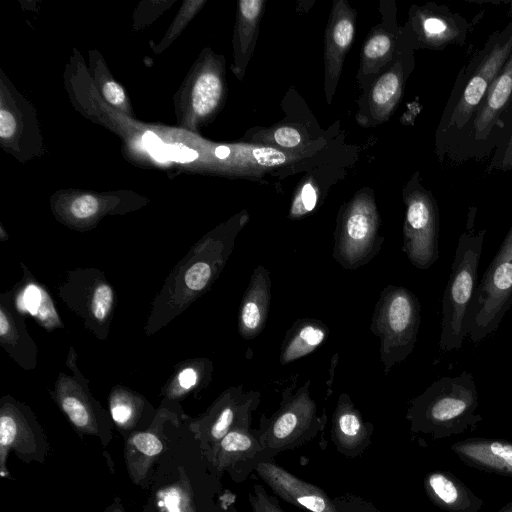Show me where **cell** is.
Returning a JSON list of instances; mask_svg holds the SVG:
<instances>
[{
	"mask_svg": "<svg viewBox=\"0 0 512 512\" xmlns=\"http://www.w3.org/2000/svg\"><path fill=\"white\" fill-rule=\"evenodd\" d=\"M478 391L472 373L441 377L412 399L406 418L414 433L442 440L474 430L482 421L476 413Z\"/></svg>",
	"mask_w": 512,
	"mask_h": 512,
	"instance_id": "6da1fadb",
	"label": "cell"
},
{
	"mask_svg": "<svg viewBox=\"0 0 512 512\" xmlns=\"http://www.w3.org/2000/svg\"><path fill=\"white\" fill-rule=\"evenodd\" d=\"M475 212L470 211L465 231L455 250L451 273L442 296L439 347L444 352L459 350L467 335L466 315L478 285V267L486 230L475 232Z\"/></svg>",
	"mask_w": 512,
	"mask_h": 512,
	"instance_id": "7a4b0ae2",
	"label": "cell"
},
{
	"mask_svg": "<svg viewBox=\"0 0 512 512\" xmlns=\"http://www.w3.org/2000/svg\"><path fill=\"white\" fill-rule=\"evenodd\" d=\"M512 53V23L495 34L464 75L456 97H451L439 126L440 145L449 153L484 99L491 83Z\"/></svg>",
	"mask_w": 512,
	"mask_h": 512,
	"instance_id": "3957f363",
	"label": "cell"
},
{
	"mask_svg": "<svg viewBox=\"0 0 512 512\" xmlns=\"http://www.w3.org/2000/svg\"><path fill=\"white\" fill-rule=\"evenodd\" d=\"M420 303L409 289L388 285L372 313L370 331L380 339V361L387 375L414 350L420 327Z\"/></svg>",
	"mask_w": 512,
	"mask_h": 512,
	"instance_id": "277c9868",
	"label": "cell"
},
{
	"mask_svg": "<svg viewBox=\"0 0 512 512\" xmlns=\"http://www.w3.org/2000/svg\"><path fill=\"white\" fill-rule=\"evenodd\" d=\"M511 123L512 53L449 154L456 160L482 158L497 147Z\"/></svg>",
	"mask_w": 512,
	"mask_h": 512,
	"instance_id": "5b68a950",
	"label": "cell"
},
{
	"mask_svg": "<svg viewBox=\"0 0 512 512\" xmlns=\"http://www.w3.org/2000/svg\"><path fill=\"white\" fill-rule=\"evenodd\" d=\"M512 306V225L475 290L465 326L473 343L493 334Z\"/></svg>",
	"mask_w": 512,
	"mask_h": 512,
	"instance_id": "8992f818",
	"label": "cell"
},
{
	"mask_svg": "<svg viewBox=\"0 0 512 512\" xmlns=\"http://www.w3.org/2000/svg\"><path fill=\"white\" fill-rule=\"evenodd\" d=\"M310 385L311 381L307 380L295 391L287 387L282 392L278 410L270 418L262 416L259 430L265 450L276 452L291 448L323 427L326 416L317 414Z\"/></svg>",
	"mask_w": 512,
	"mask_h": 512,
	"instance_id": "52a82bcc",
	"label": "cell"
},
{
	"mask_svg": "<svg viewBox=\"0 0 512 512\" xmlns=\"http://www.w3.org/2000/svg\"><path fill=\"white\" fill-rule=\"evenodd\" d=\"M383 240L374 207L363 202L355 203L338 222L332 257L342 268L355 270L380 252Z\"/></svg>",
	"mask_w": 512,
	"mask_h": 512,
	"instance_id": "ba28073f",
	"label": "cell"
},
{
	"mask_svg": "<svg viewBox=\"0 0 512 512\" xmlns=\"http://www.w3.org/2000/svg\"><path fill=\"white\" fill-rule=\"evenodd\" d=\"M439 212L430 194L417 192L407 201L403 247L412 265L430 268L439 259Z\"/></svg>",
	"mask_w": 512,
	"mask_h": 512,
	"instance_id": "9c48e42d",
	"label": "cell"
},
{
	"mask_svg": "<svg viewBox=\"0 0 512 512\" xmlns=\"http://www.w3.org/2000/svg\"><path fill=\"white\" fill-rule=\"evenodd\" d=\"M255 470L283 500L310 512H339L336 504L322 489L297 478L278 465L260 461Z\"/></svg>",
	"mask_w": 512,
	"mask_h": 512,
	"instance_id": "30bf717a",
	"label": "cell"
},
{
	"mask_svg": "<svg viewBox=\"0 0 512 512\" xmlns=\"http://www.w3.org/2000/svg\"><path fill=\"white\" fill-rule=\"evenodd\" d=\"M271 276L268 269L258 265L252 271L242 297L238 330L246 340L256 338L263 331L270 310Z\"/></svg>",
	"mask_w": 512,
	"mask_h": 512,
	"instance_id": "8fae6325",
	"label": "cell"
},
{
	"mask_svg": "<svg viewBox=\"0 0 512 512\" xmlns=\"http://www.w3.org/2000/svg\"><path fill=\"white\" fill-rule=\"evenodd\" d=\"M450 449L468 466L512 477V442L483 437L453 443Z\"/></svg>",
	"mask_w": 512,
	"mask_h": 512,
	"instance_id": "7c38bea8",
	"label": "cell"
},
{
	"mask_svg": "<svg viewBox=\"0 0 512 512\" xmlns=\"http://www.w3.org/2000/svg\"><path fill=\"white\" fill-rule=\"evenodd\" d=\"M430 501L446 512H478L484 502L449 471L435 470L424 479Z\"/></svg>",
	"mask_w": 512,
	"mask_h": 512,
	"instance_id": "4fadbf2b",
	"label": "cell"
},
{
	"mask_svg": "<svg viewBox=\"0 0 512 512\" xmlns=\"http://www.w3.org/2000/svg\"><path fill=\"white\" fill-rule=\"evenodd\" d=\"M372 426L364 421L347 393L337 400L333 414L332 437L345 453L363 448L369 440Z\"/></svg>",
	"mask_w": 512,
	"mask_h": 512,
	"instance_id": "5bb4252c",
	"label": "cell"
},
{
	"mask_svg": "<svg viewBox=\"0 0 512 512\" xmlns=\"http://www.w3.org/2000/svg\"><path fill=\"white\" fill-rule=\"evenodd\" d=\"M327 325L319 319L300 318L287 330L280 349V364L286 365L303 358L325 343Z\"/></svg>",
	"mask_w": 512,
	"mask_h": 512,
	"instance_id": "9a60e30c",
	"label": "cell"
},
{
	"mask_svg": "<svg viewBox=\"0 0 512 512\" xmlns=\"http://www.w3.org/2000/svg\"><path fill=\"white\" fill-rule=\"evenodd\" d=\"M219 448L230 461H249L265 450L260 430H252L250 426L228 432L219 441Z\"/></svg>",
	"mask_w": 512,
	"mask_h": 512,
	"instance_id": "2e32d148",
	"label": "cell"
},
{
	"mask_svg": "<svg viewBox=\"0 0 512 512\" xmlns=\"http://www.w3.org/2000/svg\"><path fill=\"white\" fill-rule=\"evenodd\" d=\"M426 37L437 43H453L463 40L465 36L463 21L457 22L454 15L445 10L443 15L434 14L426 17L422 23Z\"/></svg>",
	"mask_w": 512,
	"mask_h": 512,
	"instance_id": "e0dca14e",
	"label": "cell"
},
{
	"mask_svg": "<svg viewBox=\"0 0 512 512\" xmlns=\"http://www.w3.org/2000/svg\"><path fill=\"white\" fill-rule=\"evenodd\" d=\"M222 85L220 79L213 73H203L194 84L192 91V107L196 114L207 115L220 99Z\"/></svg>",
	"mask_w": 512,
	"mask_h": 512,
	"instance_id": "ac0fdd59",
	"label": "cell"
},
{
	"mask_svg": "<svg viewBox=\"0 0 512 512\" xmlns=\"http://www.w3.org/2000/svg\"><path fill=\"white\" fill-rule=\"evenodd\" d=\"M400 89V81L396 73L384 74L375 84L372 100L378 106H387L396 99Z\"/></svg>",
	"mask_w": 512,
	"mask_h": 512,
	"instance_id": "d6986e66",
	"label": "cell"
},
{
	"mask_svg": "<svg viewBox=\"0 0 512 512\" xmlns=\"http://www.w3.org/2000/svg\"><path fill=\"white\" fill-rule=\"evenodd\" d=\"M212 276V268L206 261L193 264L185 273V283L193 291H200L208 284Z\"/></svg>",
	"mask_w": 512,
	"mask_h": 512,
	"instance_id": "ffe728a7",
	"label": "cell"
},
{
	"mask_svg": "<svg viewBox=\"0 0 512 512\" xmlns=\"http://www.w3.org/2000/svg\"><path fill=\"white\" fill-rule=\"evenodd\" d=\"M159 503L166 512H192L189 500L179 487H170L161 492Z\"/></svg>",
	"mask_w": 512,
	"mask_h": 512,
	"instance_id": "44dd1931",
	"label": "cell"
},
{
	"mask_svg": "<svg viewBox=\"0 0 512 512\" xmlns=\"http://www.w3.org/2000/svg\"><path fill=\"white\" fill-rule=\"evenodd\" d=\"M489 168L498 170L512 169V123L501 142L495 148Z\"/></svg>",
	"mask_w": 512,
	"mask_h": 512,
	"instance_id": "7402d4cb",
	"label": "cell"
},
{
	"mask_svg": "<svg viewBox=\"0 0 512 512\" xmlns=\"http://www.w3.org/2000/svg\"><path fill=\"white\" fill-rule=\"evenodd\" d=\"M113 299L112 289L107 284H100L96 287L92 298V312L98 320L107 315Z\"/></svg>",
	"mask_w": 512,
	"mask_h": 512,
	"instance_id": "603a6c76",
	"label": "cell"
},
{
	"mask_svg": "<svg viewBox=\"0 0 512 512\" xmlns=\"http://www.w3.org/2000/svg\"><path fill=\"white\" fill-rule=\"evenodd\" d=\"M252 512H285L277 500L268 495L263 487L255 486L253 493L249 495Z\"/></svg>",
	"mask_w": 512,
	"mask_h": 512,
	"instance_id": "cb8c5ba5",
	"label": "cell"
},
{
	"mask_svg": "<svg viewBox=\"0 0 512 512\" xmlns=\"http://www.w3.org/2000/svg\"><path fill=\"white\" fill-rule=\"evenodd\" d=\"M63 410L77 427H84L89 422V414L85 406L75 397L67 396L62 400Z\"/></svg>",
	"mask_w": 512,
	"mask_h": 512,
	"instance_id": "d4e9b609",
	"label": "cell"
},
{
	"mask_svg": "<svg viewBox=\"0 0 512 512\" xmlns=\"http://www.w3.org/2000/svg\"><path fill=\"white\" fill-rule=\"evenodd\" d=\"M132 443L147 456H155L163 449L160 439L152 433H138L132 437Z\"/></svg>",
	"mask_w": 512,
	"mask_h": 512,
	"instance_id": "484cf974",
	"label": "cell"
},
{
	"mask_svg": "<svg viewBox=\"0 0 512 512\" xmlns=\"http://www.w3.org/2000/svg\"><path fill=\"white\" fill-rule=\"evenodd\" d=\"M317 203V194L310 183L303 186L299 200L294 204L291 214L293 216H301L311 212Z\"/></svg>",
	"mask_w": 512,
	"mask_h": 512,
	"instance_id": "4316f807",
	"label": "cell"
},
{
	"mask_svg": "<svg viewBox=\"0 0 512 512\" xmlns=\"http://www.w3.org/2000/svg\"><path fill=\"white\" fill-rule=\"evenodd\" d=\"M354 26L348 19H342L333 28L332 40L337 50L346 49L353 38Z\"/></svg>",
	"mask_w": 512,
	"mask_h": 512,
	"instance_id": "83f0119b",
	"label": "cell"
},
{
	"mask_svg": "<svg viewBox=\"0 0 512 512\" xmlns=\"http://www.w3.org/2000/svg\"><path fill=\"white\" fill-rule=\"evenodd\" d=\"M98 206V200L94 196L83 195L72 202L70 210L76 218L84 219L94 215Z\"/></svg>",
	"mask_w": 512,
	"mask_h": 512,
	"instance_id": "f1b7e54d",
	"label": "cell"
},
{
	"mask_svg": "<svg viewBox=\"0 0 512 512\" xmlns=\"http://www.w3.org/2000/svg\"><path fill=\"white\" fill-rule=\"evenodd\" d=\"M391 47L390 38L386 35L372 37L364 47V55L368 59H378L385 56Z\"/></svg>",
	"mask_w": 512,
	"mask_h": 512,
	"instance_id": "f546056e",
	"label": "cell"
},
{
	"mask_svg": "<svg viewBox=\"0 0 512 512\" xmlns=\"http://www.w3.org/2000/svg\"><path fill=\"white\" fill-rule=\"evenodd\" d=\"M143 143L149 153L157 160V161H167L169 160L167 154V145L162 142V140L154 134L152 131H147L143 135Z\"/></svg>",
	"mask_w": 512,
	"mask_h": 512,
	"instance_id": "4dcf8cb0",
	"label": "cell"
},
{
	"mask_svg": "<svg viewBox=\"0 0 512 512\" xmlns=\"http://www.w3.org/2000/svg\"><path fill=\"white\" fill-rule=\"evenodd\" d=\"M16 435L17 424L15 420L11 416L2 415L0 417V447L2 457L4 455V450L14 442Z\"/></svg>",
	"mask_w": 512,
	"mask_h": 512,
	"instance_id": "1f68e13d",
	"label": "cell"
},
{
	"mask_svg": "<svg viewBox=\"0 0 512 512\" xmlns=\"http://www.w3.org/2000/svg\"><path fill=\"white\" fill-rule=\"evenodd\" d=\"M255 160L262 166H277L285 162V155L273 148H255L252 150Z\"/></svg>",
	"mask_w": 512,
	"mask_h": 512,
	"instance_id": "d6a6232c",
	"label": "cell"
},
{
	"mask_svg": "<svg viewBox=\"0 0 512 512\" xmlns=\"http://www.w3.org/2000/svg\"><path fill=\"white\" fill-rule=\"evenodd\" d=\"M274 138L280 146L287 148L295 147L301 142L300 133L291 127L278 128L274 133Z\"/></svg>",
	"mask_w": 512,
	"mask_h": 512,
	"instance_id": "836d02e7",
	"label": "cell"
},
{
	"mask_svg": "<svg viewBox=\"0 0 512 512\" xmlns=\"http://www.w3.org/2000/svg\"><path fill=\"white\" fill-rule=\"evenodd\" d=\"M167 154L169 160L182 163L191 162L198 157V153L195 150L189 149L181 144L167 145Z\"/></svg>",
	"mask_w": 512,
	"mask_h": 512,
	"instance_id": "e575fe53",
	"label": "cell"
},
{
	"mask_svg": "<svg viewBox=\"0 0 512 512\" xmlns=\"http://www.w3.org/2000/svg\"><path fill=\"white\" fill-rule=\"evenodd\" d=\"M42 301V290L35 285H29L23 294V309L32 314H37Z\"/></svg>",
	"mask_w": 512,
	"mask_h": 512,
	"instance_id": "d590c367",
	"label": "cell"
},
{
	"mask_svg": "<svg viewBox=\"0 0 512 512\" xmlns=\"http://www.w3.org/2000/svg\"><path fill=\"white\" fill-rule=\"evenodd\" d=\"M38 317L45 325H54L58 322L57 313L54 310V306L49 296L42 290V301L37 311Z\"/></svg>",
	"mask_w": 512,
	"mask_h": 512,
	"instance_id": "8d00e7d4",
	"label": "cell"
},
{
	"mask_svg": "<svg viewBox=\"0 0 512 512\" xmlns=\"http://www.w3.org/2000/svg\"><path fill=\"white\" fill-rule=\"evenodd\" d=\"M102 92L105 99L113 105H120L125 99L123 88L114 81L106 82Z\"/></svg>",
	"mask_w": 512,
	"mask_h": 512,
	"instance_id": "74e56055",
	"label": "cell"
},
{
	"mask_svg": "<svg viewBox=\"0 0 512 512\" xmlns=\"http://www.w3.org/2000/svg\"><path fill=\"white\" fill-rule=\"evenodd\" d=\"M17 123L14 116L6 110L0 111V137L10 138L16 131Z\"/></svg>",
	"mask_w": 512,
	"mask_h": 512,
	"instance_id": "f35d334b",
	"label": "cell"
},
{
	"mask_svg": "<svg viewBox=\"0 0 512 512\" xmlns=\"http://www.w3.org/2000/svg\"><path fill=\"white\" fill-rule=\"evenodd\" d=\"M113 419L120 424H123L129 420L131 417V408L126 404H116L113 406L112 410Z\"/></svg>",
	"mask_w": 512,
	"mask_h": 512,
	"instance_id": "ab89813d",
	"label": "cell"
},
{
	"mask_svg": "<svg viewBox=\"0 0 512 512\" xmlns=\"http://www.w3.org/2000/svg\"><path fill=\"white\" fill-rule=\"evenodd\" d=\"M178 380L180 386L187 389L195 385L197 374L192 368H186L179 374Z\"/></svg>",
	"mask_w": 512,
	"mask_h": 512,
	"instance_id": "60d3db41",
	"label": "cell"
},
{
	"mask_svg": "<svg viewBox=\"0 0 512 512\" xmlns=\"http://www.w3.org/2000/svg\"><path fill=\"white\" fill-rule=\"evenodd\" d=\"M9 330V322L8 319L3 312V310H0V336H4L7 334Z\"/></svg>",
	"mask_w": 512,
	"mask_h": 512,
	"instance_id": "b9f144b4",
	"label": "cell"
},
{
	"mask_svg": "<svg viewBox=\"0 0 512 512\" xmlns=\"http://www.w3.org/2000/svg\"><path fill=\"white\" fill-rule=\"evenodd\" d=\"M230 154V149L226 146H218L216 149H215V155L219 158V159H224L226 158L228 155Z\"/></svg>",
	"mask_w": 512,
	"mask_h": 512,
	"instance_id": "7bdbcfd3",
	"label": "cell"
},
{
	"mask_svg": "<svg viewBox=\"0 0 512 512\" xmlns=\"http://www.w3.org/2000/svg\"><path fill=\"white\" fill-rule=\"evenodd\" d=\"M498 512H512V501L503 506Z\"/></svg>",
	"mask_w": 512,
	"mask_h": 512,
	"instance_id": "ee69618b",
	"label": "cell"
}]
</instances>
